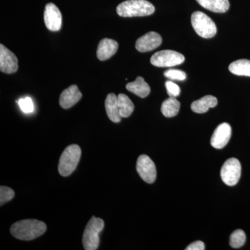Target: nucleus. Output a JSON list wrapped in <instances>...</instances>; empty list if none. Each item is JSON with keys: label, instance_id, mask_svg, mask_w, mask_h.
<instances>
[{"label": "nucleus", "instance_id": "nucleus-1", "mask_svg": "<svg viewBox=\"0 0 250 250\" xmlns=\"http://www.w3.org/2000/svg\"><path fill=\"white\" fill-rule=\"evenodd\" d=\"M10 230L15 238L22 241H31L43 234L47 230V226L40 220L28 219L14 223Z\"/></svg>", "mask_w": 250, "mask_h": 250}, {"label": "nucleus", "instance_id": "nucleus-2", "mask_svg": "<svg viewBox=\"0 0 250 250\" xmlns=\"http://www.w3.org/2000/svg\"><path fill=\"white\" fill-rule=\"evenodd\" d=\"M116 11L121 17H142L154 14L155 7L147 0H126L118 5Z\"/></svg>", "mask_w": 250, "mask_h": 250}, {"label": "nucleus", "instance_id": "nucleus-3", "mask_svg": "<svg viewBox=\"0 0 250 250\" xmlns=\"http://www.w3.org/2000/svg\"><path fill=\"white\" fill-rule=\"evenodd\" d=\"M82 150L77 145H71L65 148L59 163V172L62 177L70 175L80 162Z\"/></svg>", "mask_w": 250, "mask_h": 250}, {"label": "nucleus", "instance_id": "nucleus-4", "mask_svg": "<svg viewBox=\"0 0 250 250\" xmlns=\"http://www.w3.org/2000/svg\"><path fill=\"white\" fill-rule=\"evenodd\" d=\"M104 228V222L103 219L92 217L90 221L85 227L83 232V248L85 250H96L98 249L100 244L99 233L103 231Z\"/></svg>", "mask_w": 250, "mask_h": 250}, {"label": "nucleus", "instance_id": "nucleus-5", "mask_svg": "<svg viewBox=\"0 0 250 250\" xmlns=\"http://www.w3.org/2000/svg\"><path fill=\"white\" fill-rule=\"evenodd\" d=\"M192 27L199 36L210 39L215 36L217 27L211 18L201 11H195L191 16Z\"/></svg>", "mask_w": 250, "mask_h": 250}, {"label": "nucleus", "instance_id": "nucleus-6", "mask_svg": "<svg viewBox=\"0 0 250 250\" xmlns=\"http://www.w3.org/2000/svg\"><path fill=\"white\" fill-rule=\"evenodd\" d=\"M185 61L183 54L173 50H162L156 52L150 59L151 63L156 67H170L180 65Z\"/></svg>", "mask_w": 250, "mask_h": 250}, {"label": "nucleus", "instance_id": "nucleus-7", "mask_svg": "<svg viewBox=\"0 0 250 250\" xmlns=\"http://www.w3.org/2000/svg\"><path fill=\"white\" fill-rule=\"evenodd\" d=\"M241 165L236 158H230L225 161L220 171L222 180L226 185L233 187L241 178Z\"/></svg>", "mask_w": 250, "mask_h": 250}, {"label": "nucleus", "instance_id": "nucleus-8", "mask_svg": "<svg viewBox=\"0 0 250 250\" xmlns=\"http://www.w3.org/2000/svg\"><path fill=\"white\" fill-rule=\"evenodd\" d=\"M136 170L140 177L148 184H152L156 179V169L155 164L152 159L147 155L139 156L136 164Z\"/></svg>", "mask_w": 250, "mask_h": 250}, {"label": "nucleus", "instance_id": "nucleus-9", "mask_svg": "<svg viewBox=\"0 0 250 250\" xmlns=\"http://www.w3.org/2000/svg\"><path fill=\"white\" fill-rule=\"evenodd\" d=\"M44 21L46 27L52 31H59L62 26V15L60 10L53 3L45 6Z\"/></svg>", "mask_w": 250, "mask_h": 250}, {"label": "nucleus", "instance_id": "nucleus-10", "mask_svg": "<svg viewBox=\"0 0 250 250\" xmlns=\"http://www.w3.org/2000/svg\"><path fill=\"white\" fill-rule=\"evenodd\" d=\"M17 57L2 44L0 45V70L6 74H13L17 71Z\"/></svg>", "mask_w": 250, "mask_h": 250}, {"label": "nucleus", "instance_id": "nucleus-11", "mask_svg": "<svg viewBox=\"0 0 250 250\" xmlns=\"http://www.w3.org/2000/svg\"><path fill=\"white\" fill-rule=\"evenodd\" d=\"M231 127L228 123H224L218 125L210 139V144L215 149H222L228 145L231 139Z\"/></svg>", "mask_w": 250, "mask_h": 250}, {"label": "nucleus", "instance_id": "nucleus-12", "mask_svg": "<svg viewBox=\"0 0 250 250\" xmlns=\"http://www.w3.org/2000/svg\"><path fill=\"white\" fill-rule=\"evenodd\" d=\"M161 42V36L158 33L150 31L138 39L136 42V48L140 52H150L159 47Z\"/></svg>", "mask_w": 250, "mask_h": 250}, {"label": "nucleus", "instance_id": "nucleus-13", "mask_svg": "<svg viewBox=\"0 0 250 250\" xmlns=\"http://www.w3.org/2000/svg\"><path fill=\"white\" fill-rule=\"evenodd\" d=\"M82 98V94L78 87L76 85H72L61 94L59 104L62 108L67 109L76 104Z\"/></svg>", "mask_w": 250, "mask_h": 250}, {"label": "nucleus", "instance_id": "nucleus-14", "mask_svg": "<svg viewBox=\"0 0 250 250\" xmlns=\"http://www.w3.org/2000/svg\"><path fill=\"white\" fill-rule=\"evenodd\" d=\"M118 49V43L116 41L104 39L99 43L97 57L100 61H106L113 57Z\"/></svg>", "mask_w": 250, "mask_h": 250}, {"label": "nucleus", "instance_id": "nucleus-15", "mask_svg": "<svg viewBox=\"0 0 250 250\" xmlns=\"http://www.w3.org/2000/svg\"><path fill=\"white\" fill-rule=\"evenodd\" d=\"M105 108L108 118L113 123H120L122 117L120 114L119 106L118 103V96L114 93L108 94L105 100Z\"/></svg>", "mask_w": 250, "mask_h": 250}, {"label": "nucleus", "instance_id": "nucleus-16", "mask_svg": "<svg viewBox=\"0 0 250 250\" xmlns=\"http://www.w3.org/2000/svg\"><path fill=\"white\" fill-rule=\"evenodd\" d=\"M126 88L131 93L141 98H146L150 93V87L141 77H138L134 82L128 83L126 85Z\"/></svg>", "mask_w": 250, "mask_h": 250}, {"label": "nucleus", "instance_id": "nucleus-17", "mask_svg": "<svg viewBox=\"0 0 250 250\" xmlns=\"http://www.w3.org/2000/svg\"><path fill=\"white\" fill-rule=\"evenodd\" d=\"M218 104V100L212 95H206L200 100L193 102L191 104L192 111L196 113H205L210 108H214Z\"/></svg>", "mask_w": 250, "mask_h": 250}, {"label": "nucleus", "instance_id": "nucleus-18", "mask_svg": "<svg viewBox=\"0 0 250 250\" xmlns=\"http://www.w3.org/2000/svg\"><path fill=\"white\" fill-rule=\"evenodd\" d=\"M202 7L212 12L225 13L229 9V0H196Z\"/></svg>", "mask_w": 250, "mask_h": 250}, {"label": "nucleus", "instance_id": "nucleus-19", "mask_svg": "<svg viewBox=\"0 0 250 250\" xmlns=\"http://www.w3.org/2000/svg\"><path fill=\"white\" fill-rule=\"evenodd\" d=\"M180 109V103L176 98L170 97L163 103L161 111L166 118H172L178 114Z\"/></svg>", "mask_w": 250, "mask_h": 250}, {"label": "nucleus", "instance_id": "nucleus-20", "mask_svg": "<svg viewBox=\"0 0 250 250\" xmlns=\"http://www.w3.org/2000/svg\"><path fill=\"white\" fill-rule=\"evenodd\" d=\"M229 70L233 75L250 77V61L240 59L233 62L229 66Z\"/></svg>", "mask_w": 250, "mask_h": 250}, {"label": "nucleus", "instance_id": "nucleus-21", "mask_svg": "<svg viewBox=\"0 0 250 250\" xmlns=\"http://www.w3.org/2000/svg\"><path fill=\"white\" fill-rule=\"evenodd\" d=\"M118 106L122 118H128L134 110V105L129 97L125 94H119L118 96Z\"/></svg>", "mask_w": 250, "mask_h": 250}, {"label": "nucleus", "instance_id": "nucleus-22", "mask_svg": "<svg viewBox=\"0 0 250 250\" xmlns=\"http://www.w3.org/2000/svg\"><path fill=\"white\" fill-rule=\"evenodd\" d=\"M246 241V233L243 230L238 229L231 233L229 244L233 248H239L244 246Z\"/></svg>", "mask_w": 250, "mask_h": 250}, {"label": "nucleus", "instance_id": "nucleus-23", "mask_svg": "<svg viewBox=\"0 0 250 250\" xmlns=\"http://www.w3.org/2000/svg\"><path fill=\"white\" fill-rule=\"evenodd\" d=\"M15 192L11 188L6 187H0V205L2 206L6 202L14 198Z\"/></svg>", "mask_w": 250, "mask_h": 250}, {"label": "nucleus", "instance_id": "nucleus-24", "mask_svg": "<svg viewBox=\"0 0 250 250\" xmlns=\"http://www.w3.org/2000/svg\"><path fill=\"white\" fill-rule=\"evenodd\" d=\"M164 75L171 80L184 81L187 79V74L185 72L174 69L166 70L164 72Z\"/></svg>", "mask_w": 250, "mask_h": 250}, {"label": "nucleus", "instance_id": "nucleus-25", "mask_svg": "<svg viewBox=\"0 0 250 250\" xmlns=\"http://www.w3.org/2000/svg\"><path fill=\"white\" fill-rule=\"evenodd\" d=\"M20 107L24 113H30L34 111V106L32 100L31 98L27 97V98L20 99L18 102Z\"/></svg>", "mask_w": 250, "mask_h": 250}, {"label": "nucleus", "instance_id": "nucleus-26", "mask_svg": "<svg viewBox=\"0 0 250 250\" xmlns=\"http://www.w3.org/2000/svg\"><path fill=\"white\" fill-rule=\"evenodd\" d=\"M166 89H167V94L169 96L177 98L181 93V89L179 85L174 83L171 81H167L166 82Z\"/></svg>", "mask_w": 250, "mask_h": 250}, {"label": "nucleus", "instance_id": "nucleus-27", "mask_svg": "<svg viewBox=\"0 0 250 250\" xmlns=\"http://www.w3.org/2000/svg\"><path fill=\"white\" fill-rule=\"evenodd\" d=\"M187 250H205V246L203 242L198 241L194 242L186 248Z\"/></svg>", "mask_w": 250, "mask_h": 250}]
</instances>
